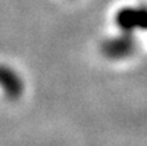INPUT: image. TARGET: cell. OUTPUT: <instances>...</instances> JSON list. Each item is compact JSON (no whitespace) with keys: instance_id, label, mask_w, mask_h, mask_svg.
I'll return each mask as SVG.
<instances>
[{"instance_id":"cell-1","label":"cell","mask_w":147,"mask_h":146,"mask_svg":"<svg viewBox=\"0 0 147 146\" xmlns=\"http://www.w3.org/2000/svg\"><path fill=\"white\" fill-rule=\"evenodd\" d=\"M0 88L5 96L9 98H16L22 93L23 84L21 78L12 69L0 65Z\"/></svg>"}]
</instances>
